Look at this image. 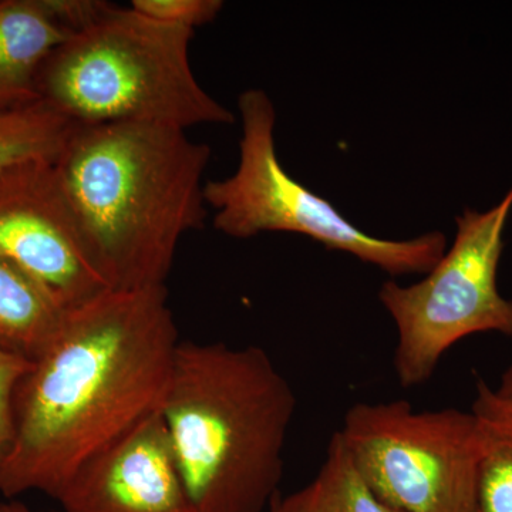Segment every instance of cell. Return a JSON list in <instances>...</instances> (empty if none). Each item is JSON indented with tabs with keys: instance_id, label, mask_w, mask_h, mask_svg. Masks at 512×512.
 <instances>
[{
	"instance_id": "5",
	"label": "cell",
	"mask_w": 512,
	"mask_h": 512,
	"mask_svg": "<svg viewBox=\"0 0 512 512\" xmlns=\"http://www.w3.org/2000/svg\"><path fill=\"white\" fill-rule=\"evenodd\" d=\"M238 107L242 138L237 171L204 185L205 204L215 212L218 231L232 238L262 232L305 235L393 276L429 274L439 264L447 251L441 232L406 241L372 237L286 173L276 153L275 107L264 90L242 93Z\"/></svg>"
},
{
	"instance_id": "2",
	"label": "cell",
	"mask_w": 512,
	"mask_h": 512,
	"mask_svg": "<svg viewBox=\"0 0 512 512\" xmlns=\"http://www.w3.org/2000/svg\"><path fill=\"white\" fill-rule=\"evenodd\" d=\"M210 158L184 128L74 124L53 164L110 289L165 286L181 239L205 224Z\"/></svg>"
},
{
	"instance_id": "9",
	"label": "cell",
	"mask_w": 512,
	"mask_h": 512,
	"mask_svg": "<svg viewBox=\"0 0 512 512\" xmlns=\"http://www.w3.org/2000/svg\"><path fill=\"white\" fill-rule=\"evenodd\" d=\"M55 500L60 512H198L161 413L87 460Z\"/></svg>"
},
{
	"instance_id": "16",
	"label": "cell",
	"mask_w": 512,
	"mask_h": 512,
	"mask_svg": "<svg viewBox=\"0 0 512 512\" xmlns=\"http://www.w3.org/2000/svg\"><path fill=\"white\" fill-rule=\"evenodd\" d=\"M30 365V360L0 350V460L8 453L12 441L13 394Z\"/></svg>"
},
{
	"instance_id": "11",
	"label": "cell",
	"mask_w": 512,
	"mask_h": 512,
	"mask_svg": "<svg viewBox=\"0 0 512 512\" xmlns=\"http://www.w3.org/2000/svg\"><path fill=\"white\" fill-rule=\"evenodd\" d=\"M64 313L42 286L0 256V350L33 362L55 336Z\"/></svg>"
},
{
	"instance_id": "10",
	"label": "cell",
	"mask_w": 512,
	"mask_h": 512,
	"mask_svg": "<svg viewBox=\"0 0 512 512\" xmlns=\"http://www.w3.org/2000/svg\"><path fill=\"white\" fill-rule=\"evenodd\" d=\"M72 36L49 0H0V93L37 97L40 67Z\"/></svg>"
},
{
	"instance_id": "19",
	"label": "cell",
	"mask_w": 512,
	"mask_h": 512,
	"mask_svg": "<svg viewBox=\"0 0 512 512\" xmlns=\"http://www.w3.org/2000/svg\"><path fill=\"white\" fill-rule=\"evenodd\" d=\"M8 508L9 512H32L25 504L19 503V501H12V503H8Z\"/></svg>"
},
{
	"instance_id": "13",
	"label": "cell",
	"mask_w": 512,
	"mask_h": 512,
	"mask_svg": "<svg viewBox=\"0 0 512 512\" xmlns=\"http://www.w3.org/2000/svg\"><path fill=\"white\" fill-rule=\"evenodd\" d=\"M473 413L480 434V510L512 512V399L483 380L476 384Z\"/></svg>"
},
{
	"instance_id": "17",
	"label": "cell",
	"mask_w": 512,
	"mask_h": 512,
	"mask_svg": "<svg viewBox=\"0 0 512 512\" xmlns=\"http://www.w3.org/2000/svg\"><path fill=\"white\" fill-rule=\"evenodd\" d=\"M35 96H22V94L0 93V109L5 107L16 106V104L28 103V101L36 100Z\"/></svg>"
},
{
	"instance_id": "8",
	"label": "cell",
	"mask_w": 512,
	"mask_h": 512,
	"mask_svg": "<svg viewBox=\"0 0 512 512\" xmlns=\"http://www.w3.org/2000/svg\"><path fill=\"white\" fill-rule=\"evenodd\" d=\"M53 163L29 161L0 175V256L69 311L110 288Z\"/></svg>"
},
{
	"instance_id": "20",
	"label": "cell",
	"mask_w": 512,
	"mask_h": 512,
	"mask_svg": "<svg viewBox=\"0 0 512 512\" xmlns=\"http://www.w3.org/2000/svg\"><path fill=\"white\" fill-rule=\"evenodd\" d=\"M269 512H279L278 507H276L275 500H272L271 505H269Z\"/></svg>"
},
{
	"instance_id": "14",
	"label": "cell",
	"mask_w": 512,
	"mask_h": 512,
	"mask_svg": "<svg viewBox=\"0 0 512 512\" xmlns=\"http://www.w3.org/2000/svg\"><path fill=\"white\" fill-rule=\"evenodd\" d=\"M73 126L40 99L0 109V175L29 161H55Z\"/></svg>"
},
{
	"instance_id": "7",
	"label": "cell",
	"mask_w": 512,
	"mask_h": 512,
	"mask_svg": "<svg viewBox=\"0 0 512 512\" xmlns=\"http://www.w3.org/2000/svg\"><path fill=\"white\" fill-rule=\"evenodd\" d=\"M360 474L402 512H481L473 413L417 412L406 400L357 403L339 430Z\"/></svg>"
},
{
	"instance_id": "4",
	"label": "cell",
	"mask_w": 512,
	"mask_h": 512,
	"mask_svg": "<svg viewBox=\"0 0 512 512\" xmlns=\"http://www.w3.org/2000/svg\"><path fill=\"white\" fill-rule=\"evenodd\" d=\"M194 32L109 3L47 57L33 92L73 124L234 123L192 72Z\"/></svg>"
},
{
	"instance_id": "12",
	"label": "cell",
	"mask_w": 512,
	"mask_h": 512,
	"mask_svg": "<svg viewBox=\"0 0 512 512\" xmlns=\"http://www.w3.org/2000/svg\"><path fill=\"white\" fill-rule=\"evenodd\" d=\"M279 512H402L384 503L372 490L339 431L333 434L325 461L311 483L288 497L275 495Z\"/></svg>"
},
{
	"instance_id": "15",
	"label": "cell",
	"mask_w": 512,
	"mask_h": 512,
	"mask_svg": "<svg viewBox=\"0 0 512 512\" xmlns=\"http://www.w3.org/2000/svg\"><path fill=\"white\" fill-rule=\"evenodd\" d=\"M131 9L164 25L195 30L220 15L221 0H133Z\"/></svg>"
},
{
	"instance_id": "18",
	"label": "cell",
	"mask_w": 512,
	"mask_h": 512,
	"mask_svg": "<svg viewBox=\"0 0 512 512\" xmlns=\"http://www.w3.org/2000/svg\"><path fill=\"white\" fill-rule=\"evenodd\" d=\"M495 390H497L501 396L507 397V399H512V366L504 373L500 387Z\"/></svg>"
},
{
	"instance_id": "21",
	"label": "cell",
	"mask_w": 512,
	"mask_h": 512,
	"mask_svg": "<svg viewBox=\"0 0 512 512\" xmlns=\"http://www.w3.org/2000/svg\"><path fill=\"white\" fill-rule=\"evenodd\" d=\"M0 512H9L8 504H0Z\"/></svg>"
},
{
	"instance_id": "1",
	"label": "cell",
	"mask_w": 512,
	"mask_h": 512,
	"mask_svg": "<svg viewBox=\"0 0 512 512\" xmlns=\"http://www.w3.org/2000/svg\"><path fill=\"white\" fill-rule=\"evenodd\" d=\"M165 286L69 309L13 394L0 494L56 495L87 460L163 412L178 340Z\"/></svg>"
},
{
	"instance_id": "6",
	"label": "cell",
	"mask_w": 512,
	"mask_h": 512,
	"mask_svg": "<svg viewBox=\"0 0 512 512\" xmlns=\"http://www.w3.org/2000/svg\"><path fill=\"white\" fill-rule=\"evenodd\" d=\"M511 210L512 188L491 210L464 211L454 244L423 281H387L380 288V302L396 325L393 365L400 386L426 383L441 357L468 336L497 332L512 338V301L497 286Z\"/></svg>"
},
{
	"instance_id": "3",
	"label": "cell",
	"mask_w": 512,
	"mask_h": 512,
	"mask_svg": "<svg viewBox=\"0 0 512 512\" xmlns=\"http://www.w3.org/2000/svg\"><path fill=\"white\" fill-rule=\"evenodd\" d=\"M295 412V392L264 349L180 342L161 414L198 512L271 505Z\"/></svg>"
}]
</instances>
